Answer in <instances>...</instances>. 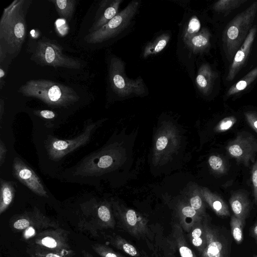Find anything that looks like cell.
<instances>
[{"instance_id":"1","label":"cell","mask_w":257,"mask_h":257,"mask_svg":"<svg viewBox=\"0 0 257 257\" xmlns=\"http://www.w3.org/2000/svg\"><path fill=\"white\" fill-rule=\"evenodd\" d=\"M24 0H15L4 10L0 20L1 46L10 54H18L25 41L26 34Z\"/></svg>"},{"instance_id":"2","label":"cell","mask_w":257,"mask_h":257,"mask_svg":"<svg viewBox=\"0 0 257 257\" xmlns=\"http://www.w3.org/2000/svg\"><path fill=\"white\" fill-rule=\"evenodd\" d=\"M19 91L24 96L37 98L53 107H67L80 98L72 88L46 79L27 81L20 87Z\"/></svg>"},{"instance_id":"3","label":"cell","mask_w":257,"mask_h":257,"mask_svg":"<svg viewBox=\"0 0 257 257\" xmlns=\"http://www.w3.org/2000/svg\"><path fill=\"white\" fill-rule=\"evenodd\" d=\"M257 13V1L237 15L225 27L222 41L225 56L232 60L237 50L243 43Z\"/></svg>"},{"instance_id":"4","label":"cell","mask_w":257,"mask_h":257,"mask_svg":"<svg viewBox=\"0 0 257 257\" xmlns=\"http://www.w3.org/2000/svg\"><path fill=\"white\" fill-rule=\"evenodd\" d=\"M140 6L138 1H133L113 18L98 30L89 33L85 37L88 44L101 43L125 32L131 26Z\"/></svg>"},{"instance_id":"5","label":"cell","mask_w":257,"mask_h":257,"mask_svg":"<svg viewBox=\"0 0 257 257\" xmlns=\"http://www.w3.org/2000/svg\"><path fill=\"white\" fill-rule=\"evenodd\" d=\"M63 48L57 42L46 37L36 43L33 60L42 66L79 69L81 62L63 53Z\"/></svg>"},{"instance_id":"6","label":"cell","mask_w":257,"mask_h":257,"mask_svg":"<svg viewBox=\"0 0 257 257\" xmlns=\"http://www.w3.org/2000/svg\"><path fill=\"white\" fill-rule=\"evenodd\" d=\"M125 65L119 58L113 57L109 66V81L113 92L120 97L140 96L148 93L141 77L136 79L128 78L125 73Z\"/></svg>"},{"instance_id":"7","label":"cell","mask_w":257,"mask_h":257,"mask_svg":"<svg viewBox=\"0 0 257 257\" xmlns=\"http://www.w3.org/2000/svg\"><path fill=\"white\" fill-rule=\"evenodd\" d=\"M10 226L16 231H22L26 239L34 238L39 232L49 228L59 227L57 222L44 215L37 207L32 211L13 216Z\"/></svg>"},{"instance_id":"8","label":"cell","mask_w":257,"mask_h":257,"mask_svg":"<svg viewBox=\"0 0 257 257\" xmlns=\"http://www.w3.org/2000/svg\"><path fill=\"white\" fill-rule=\"evenodd\" d=\"M81 209L84 217L80 220L79 226L89 231L91 235L97 236L98 229L114 226V223L107 205L96 203L92 200L82 204Z\"/></svg>"},{"instance_id":"9","label":"cell","mask_w":257,"mask_h":257,"mask_svg":"<svg viewBox=\"0 0 257 257\" xmlns=\"http://www.w3.org/2000/svg\"><path fill=\"white\" fill-rule=\"evenodd\" d=\"M96 126V123L94 122H87L82 132L71 139L63 140L51 136L46 143V149L50 158L54 161L59 160L87 144Z\"/></svg>"},{"instance_id":"10","label":"cell","mask_w":257,"mask_h":257,"mask_svg":"<svg viewBox=\"0 0 257 257\" xmlns=\"http://www.w3.org/2000/svg\"><path fill=\"white\" fill-rule=\"evenodd\" d=\"M226 151L238 164L248 167L254 163L257 154V139L250 133L241 132L228 142Z\"/></svg>"},{"instance_id":"11","label":"cell","mask_w":257,"mask_h":257,"mask_svg":"<svg viewBox=\"0 0 257 257\" xmlns=\"http://www.w3.org/2000/svg\"><path fill=\"white\" fill-rule=\"evenodd\" d=\"M69 232L60 227L49 228L39 232L28 244L36 245L54 251L71 249L69 243Z\"/></svg>"},{"instance_id":"12","label":"cell","mask_w":257,"mask_h":257,"mask_svg":"<svg viewBox=\"0 0 257 257\" xmlns=\"http://www.w3.org/2000/svg\"><path fill=\"white\" fill-rule=\"evenodd\" d=\"M14 177L35 194L48 197L47 192L40 178L22 160L15 157L13 165Z\"/></svg>"},{"instance_id":"13","label":"cell","mask_w":257,"mask_h":257,"mask_svg":"<svg viewBox=\"0 0 257 257\" xmlns=\"http://www.w3.org/2000/svg\"><path fill=\"white\" fill-rule=\"evenodd\" d=\"M207 244L202 257H229L228 245L225 238L216 229L206 223L204 224Z\"/></svg>"},{"instance_id":"14","label":"cell","mask_w":257,"mask_h":257,"mask_svg":"<svg viewBox=\"0 0 257 257\" xmlns=\"http://www.w3.org/2000/svg\"><path fill=\"white\" fill-rule=\"evenodd\" d=\"M256 30L255 26L251 28L243 43L235 54L227 72V81L233 80L244 65L253 43Z\"/></svg>"},{"instance_id":"15","label":"cell","mask_w":257,"mask_h":257,"mask_svg":"<svg viewBox=\"0 0 257 257\" xmlns=\"http://www.w3.org/2000/svg\"><path fill=\"white\" fill-rule=\"evenodd\" d=\"M122 0H103L99 4L93 23L89 30L92 33L99 29L118 13Z\"/></svg>"},{"instance_id":"16","label":"cell","mask_w":257,"mask_h":257,"mask_svg":"<svg viewBox=\"0 0 257 257\" xmlns=\"http://www.w3.org/2000/svg\"><path fill=\"white\" fill-rule=\"evenodd\" d=\"M229 202L233 215L245 222L251 208V202L246 192L241 190L233 192Z\"/></svg>"},{"instance_id":"17","label":"cell","mask_w":257,"mask_h":257,"mask_svg":"<svg viewBox=\"0 0 257 257\" xmlns=\"http://www.w3.org/2000/svg\"><path fill=\"white\" fill-rule=\"evenodd\" d=\"M216 77L215 72L208 64H203L200 66L196 77L195 83L202 94L208 95L211 92Z\"/></svg>"},{"instance_id":"18","label":"cell","mask_w":257,"mask_h":257,"mask_svg":"<svg viewBox=\"0 0 257 257\" xmlns=\"http://www.w3.org/2000/svg\"><path fill=\"white\" fill-rule=\"evenodd\" d=\"M187 47L195 54L204 52L210 45V34L206 29H202L186 43Z\"/></svg>"},{"instance_id":"19","label":"cell","mask_w":257,"mask_h":257,"mask_svg":"<svg viewBox=\"0 0 257 257\" xmlns=\"http://www.w3.org/2000/svg\"><path fill=\"white\" fill-rule=\"evenodd\" d=\"M26 251L30 257H72L75 254L71 249L57 251L33 244H28Z\"/></svg>"},{"instance_id":"20","label":"cell","mask_w":257,"mask_h":257,"mask_svg":"<svg viewBox=\"0 0 257 257\" xmlns=\"http://www.w3.org/2000/svg\"><path fill=\"white\" fill-rule=\"evenodd\" d=\"M0 214H2L12 203L16 190L14 183L1 179Z\"/></svg>"},{"instance_id":"21","label":"cell","mask_w":257,"mask_h":257,"mask_svg":"<svg viewBox=\"0 0 257 257\" xmlns=\"http://www.w3.org/2000/svg\"><path fill=\"white\" fill-rule=\"evenodd\" d=\"M257 78V66L249 71L243 77L234 84L232 85L227 91L225 96L227 98L240 93Z\"/></svg>"},{"instance_id":"22","label":"cell","mask_w":257,"mask_h":257,"mask_svg":"<svg viewBox=\"0 0 257 257\" xmlns=\"http://www.w3.org/2000/svg\"><path fill=\"white\" fill-rule=\"evenodd\" d=\"M55 7L58 15L65 20L70 21L76 5V0H51Z\"/></svg>"},{"instance_id":"23","label":"cell","mask_w":257,"mask_h":257,"mask_svg":"<svg viewBox=\"0 0 257 257\" xmlns=\"http://www.w3.org/2000/svg\"><path fill=\"white\" fill-rule=\"evenodd\" d=\"M205 195L208 203L217 215L224 217L229 216L228 207L221 197L207 192Z\"/></svg>"},{"instance_id":"24","label":"cell","mask_w":257,"mask_h":257,"mask_svg":"<svg viewBox=\"0 0 257 257\" xmlns=\"http://www.w3.org/2000/svg\"><path fill=\"white\" fill-rule=\"evenodd\" d=\"M125 223H123L126 226V228L131 230V232H141L145 229V223L141 221L138 216L136 212L132 209L128 210L125 214L124 218Z\"/></svg>"},{"instance_id":"25","label":"cell","mask_w":257,"mask_h":257,"mask_svg":"<svg viewBox=\"0 0 257 257\" xmlns=\"http://www.w3.org/2000/svg\"><path fill=\"white\" fill-rule=\"evenodd\" d=\"M191 241L194 246L201 253L207 244V238L204 224H199L191 233Z\"/></svg>"},{"instance_id":"26","label":"cell","mask_w":257,"mask_h":257,"mask_svg":"<svg viewBox=\"0 0 257 257\" xmlns=\"http://www.w3.org/2000/svg\"><path fill=\"white\" fill-rule=\"evenodd\" d=\"M170 36L165 34L158 37L152 43L149 44L144 51V57H147L150 55L156 54L161 52L167 46Z\"/></svg>"},{"instance_id":"27","label":"cell","mask_w":257,"mask_h":257,"mask_svg":"<svg viewBox=\"0 0 257 257\" xmlns=\"http://www.w3.org/2000/svg\"><path fill=\"white\" fill-rule=\"evenodd\" d=\"M109 242L115 247L123 250L127 254L132 256H137L138 252L137 249L132 244L128 243L119 236L106 235Z\"/></svg>"},{"instance_id":"28","label":"cell","mask_w":257,"mask_h":257,"mask_svg":"<svg viewBox=\"0 0 257 257\" xmlns=\"http://www.w3.org/2000/svg\"><path fill=\"white\" fill-rule=\"evenodd\" d=\"M201 23L198 18L192 16L187 22L183 31V40L186 44L193 36L201 30Z\"/></svg>"},{"instance_id":"29","label":"cell","mask_w":257,"mask_h":257,"mask_svg":"<svg viewBox=\"0 0 257 257\" xmlns=\"http://www.w3.org/2000/svg\"><path fill=\"white\" fill-rule=\"evenodd\" d=\"M245 0H220L213 6V9L216 12L225 13L239 7L245 3Z\"/></svg>"},{"instance_id":"30","label":"cell","mask_w":257,"mask_h":257,"mask_svg":"<svg viewBox=\"0 0 257 257\" xmlns=\"http://www.w3.org/2000/svg\"><path fill=\"white\" fill-rule=\"evenodd\" d=\"M240 219L233 215L230 219V227L233 238L237 243H240L243 240L242 229L244 224Z\"/></svg>"},{"instance_id":"31","label":"cell","mask_w":257,"mask_h":257,"mask_svg":"<svg viewBox=\"0 0 257 257\" xmlns=\"http://www.w3.org/2000/svg\"><path fill=\"white\" fill-rule=\"evenodd\" d=\"M91 246L93 250L100 257H124L105 244L96 243Z\"/></svg>"},{"instance_id":"32","label":"cell","mask_w":257,"mask_h":257,"mask_svg":"<svg viewBox=\"0 0 257 257\" xmlns=\"http://www.w3.org/2000/svg\"><path fill=\"white\" fill-rule=\"evenodd\" d=\"M211 169L220 174H224L227 171L226 164L223 159L218 156H211L208 159Z\"/></svg>"},{"instance_id":"33","label":"cell","mask_w":257,"mask_h":257,"mask_svg":"<svg viewBox=\"0 0 257 257\" xmlns=\"http://www.w3.org/2000/svg\"><path fill=\"white\" fill-rule=\"evenodd\" d=\"M182 235L177 233L176 235V242L179 253L181 257H197L195 253L185 243Z\"/></svg>"},{"instance_id":"34","label":"cell","mask_w":257,"mask_h":257,"mask_svg":"<svg viewBox=\"0 0 257 257\" xmlns=\"http://www.w3.org/2000/svg\"><path fill=\"white\" fill-rule=\"evenodd\" d=\"M236 121V119L233 116L224 118L217 125L215 131L217 132H224L233 126Z\"/></svg>"},{"instance_id":"35","label":"cell","mask_w":257,"mask_h":257,"mask_svg":"<svg viewBox=\"0 0 257 257\" xmlns=\"http://www.w3.org/2000/svg\"><path fill=\"white\" fill-rule=\"evenodd\" d=\"M251 179L254 202L257 205V160L254 162L251 168Z\"/></svg>"},{"instance_id":"36","label":"cell","mask_w":257,"mask_h":257,"mask_svg":"<svg viewBox=\"0 0 257 257\" xmlns=\"http://www.w3.org/2000/svg\"><path fill=\"white\" fill-rule=\"evenodd\" d=\"M244 116L248 124L257 133V112L247 111L244 112Z\"/></svg>"},{"instance_id":"37","label":"cell","mask_w":257,"mask_h":257,"mask_svg":"<svg viewBox=\"0 0 257 257\" xmlns=\"http://www.w3.org/2000/svg\"><path fill=\"white\" fill-rule=\"evenodd\" d=\"M34 113L43 118L52 119L56 117L55 112L50 110H37L34 111Z\"/></svg>"},{"instance_id":"38","label":"cell","mask_w":257,"mask_h":257,"mask_svg":"<svg viewBox=\"0 0 257 257\" xmlns=\"http://www.w3.org/2000/svg\"><path fill=\"white\" fill-rule=\"evenodd\" d=\"M191 206L195 210H200L202 207V201L199 195H196L190 199Z\"/></svg>"},{"instance_id":"39","label":"cell","mask_w":257,"mask_h":257,"mask_svg":"<svg viewBox=\"0 0 257 257\" xmlns=\"http://www.w3.org/2000/svg\"><path fill=\"white\" fill-rule=\"evenodd\" d=\"M182 213L187 217H193L196 215V210L191 206H186L182 209Z\"/></svg>"},{"instance_id":"40","label":"cell","mask_w":257,"mask_h":257,"mask_svg":"<svg viewBox=\"0 0 257 257\" xmlns=\"http://www.w3.org/2000/svg\"><path fill=\"white\" fill-rule=\"evenodd\" d=\"M7 149L5 143L0 140V166H2L4 164L7 153Z\"/></svg>"},{"instance_id":"41","label":"cell","mask_w":257,"mask_h":257,"mask_svg":"<svg viewBox=\"0 0 257 257\" xmlns=\"http://www.w3.org/2000/svg\"><path fill=\"white\" fill-rule=\"evenodd\" d=\"M167 143L168 139L166 137L162 136L160 137L156 142L157 149L159 151L164 149L167 145Z\"/></svg>"},{"instance_id":"42","label":"cell","mask_w":257,"mask_h":257,"mask_svg":"<svg viewBox=\"0 0 257 257\" xmlns=\"http://www.w3.org/2000/svg\"><path fill=\"white\" fill-rule=\"evenodd\" d=\"M251 231L252 236L257 242V223L252 227Z\"/></svg>"},{"instance_id":"43","label":"cell","mask_w":257,"mask_h":257,"mask_svg":"<svg viewBox=\"0 0 257 257\" xmlns=\"http://www.w3.org/2000/svg\"><path fill=\"white\" fill-rule=\"evenodd\" d=\"M4 110V102L3 101V100H1V104H0V116H1L0 118H1V122H2V116H3Z\"/></svg>"},{"instance_id":"44","label":"cell","mask_w":257,"mask_h":257,"mask_svg":"<svg viewBox=\"0 0 257 257\" xmlns=\"http://www.w3.org/2000/svg\"><path fill=\"white\" fill-rule=\"evenodd\" d=\"M82 257H94L91 254L85 250L82 251Z\"/></svg>"},{"instance_id":"45","label":"cell","mask_w":257,"mask_h":257,"mask_svg":"<svg viewBox=\"0 0 257 257\" xmlns=\"http://www.w3.org/2000/svg\"><path fill=\"white\" fill-rule=\"evenodd\" d=\"M5 75V72L2 68H0V78L2 79V78L4 77Z\"/></svg>"},{"instance_id":"46","label":"cell","mask_w":257,"mask_h":257,"mask_svg":"<svg viewBox=\"0 0 257 257\" xmlns=\"http://www.w3.org/2000/svg\"><path fill=\"white\" fill-rule=\"evenodd\" d=\"M253 257H257V255H255V256H253Z\"/></svg>"}]
</instances>
